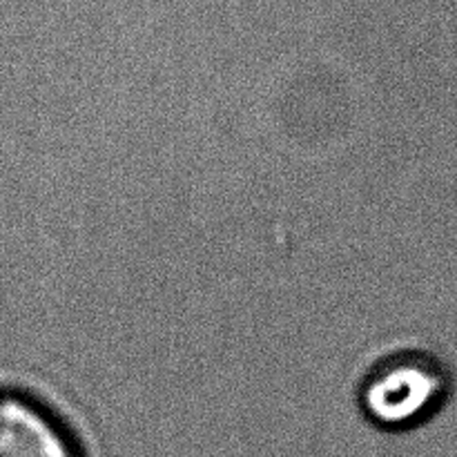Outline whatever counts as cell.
<instances>
[{"mask_svg":"<svg viewBox=\"0 0 457 457\" xmlns=\"http://www.w3.org/2000/svg\"><path fill=\"white\" fill-rule=\"evenodd\" d=\"M453 378L431 351L406 344L378 361L361 386V411L382 436H402L440 415Z\"/></svg>","mask_w":457,"mask_h":457,"instance_id":"1","label":"cell"},{"mask_svg":"<svg viewBox=\"0 0 457 457\" xmlns=\"http://www.w3.org/2000/svg\"><path fill=\"white\" fill-rule=\"evenodd\" d=\"M0 457H89V449L61 411L0 384Z\"/></svg>","mask_w":457,"mask_h":457,"instance_id":"2","label":"cell"}]
</instances>
